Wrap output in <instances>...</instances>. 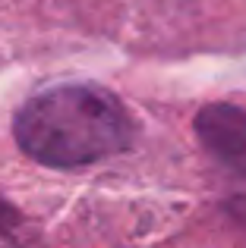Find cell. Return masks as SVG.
<instances>
[{
  "label": "cell",
  "mask_w": 246,
  "mask_h": 248,
  "mask_svg": "<svg viewBox=\"0 0 246 248\" xmlns=\"http://www.w3.org/2000/svg\"><path fill=\"white\" fill-rule=\"evenodd\" d=\"M13 139L35 164L79 170L129 151L136 141V120L105 85L60 82L19 104Z\"/></svg>",
  "instance_id": "1"
},
{
  "label": "cell",
  "mask_w": 246,
  "mask_h": 248,
  "mask_svg": "<svg viewBox=\"0 0 246 248\" xmlns=\"http://www.w3.org/2000/svg\"><path fill=\"white\" fill-rule=\"evenodd\" d=\"M193 129L218 164L246 179V107L230 101H211L196 110Z\"/></svg>",
  "instance_id": "2"
},
{
  "label": "cell",
  "mask_w": 246,
  "mask_h": 248,
  "mask_svg": "<svg viewBox=\"0 0 246 248\" xmlns=\"http://www.w3.org/2000/svg\"><path fill=\"white\" fill-rule=\"evenodd\" d=\"M22 226H25L22 211H19L13 201H6L3 195H0V239H6V242L16 245L19 236H22Z\"/></svg>",
  "instance_id": "3"
},
{
  "label": "cell",
  "mask_w": 246,
  "mask_h": 248,
  "mask_svg": "<svg viewBox=\"0 0 246 248\" xmlns=\"http://www.w3.org/2000/svg\"><path fill=\"white\" fill-rule=\"evenodd\" d=\"M224 214H228V217L234 220L237 226H243V230H246V195H237V198H230L228 204H224Z\"/></svg>",
  "instance_id": "4"
}]
</instances>
